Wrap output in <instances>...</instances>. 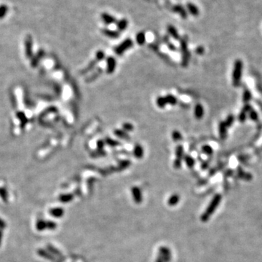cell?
I'll list each match as a JSON object with an SVG mask.
<instances>
[{
  "label": "cell",
  "mask_w": 262,
  "mask_h": 262,
  "mask_svg": "<svg viewBox=\"0 0 262 262\" xmlns=\"http://www.w3.org/2000/svg\"><path fill=\"white\" fill-rule=\"evenodd\" d=\"M131 194L132 196H133V199L134 202H135L136 204L141 203L143 201V195L141 190H140V188H138L137 186L133 187L131 189Z\"/></svg>",
  "instance_id": "cell-7"
},
{
  "label": "cell",
  "mask_w": 262,
  "mask_h": 262,
  "mask_svg": "<svg viewBox=\"0 0 262 262\" xmlns=\"http://www.w3.org/2000/svg\"><path fill=\"white\" fill-rule=\"evenodd\" d=\"M175 154H176V159H179V160H182L184 159V147L182 145H178L176 146Z\"/></svg>",
  "instance_id": "cell-25"
},
{
  "label": "cell",
  "mask_w": 262,
  "mask_h": 262,
  "mask_svg": "<svg viewBox=\"0 0 262 262\" xmlns=\"http://www.w3.org/2000/svg\"><path fill=\"white\" fill-rule=\"evenodd\" d=\"M186 8L188 12L193 16H197L200 14V10L194 3L188 2L186 4Z\"/></svg>",
  "instance_id": "cell-14"
},
{
  "label": "cell",
  "mask_w": 262,
  "mask_h": 262,
  "mask_svg": "<svg viewBox=\"0 0 262 262\" xmlns=\"http://www.w3.org/2000/svg\"><path fill=\"white\" fill-rule=\"evenodd\" d=\"M183 159L184 160L185 163H186V165H187V167L189 168H193L195 165V159H194L192 157L190 156V155H189V154L185 155V156H184V159Z\"/></svg>",
  "instance_id": "cell-24"
},
{
  "label": "cell",
  "mask_w": 262,
  "mask_h": 262,
  "mask_svg": "<svg viewBox=\"0 0 262 262\" xmlns=\"http://www.w3.org/2000/svg\"><path fill=\"white\" fill-rule=\"evenodd\" d=\"M117 27L118 31H124L127 29V25H128V21L126 18H122L117 21Z\"/></svg>",
  "instance_id": "cell-19"
},
{
  "label": "cell",
  "mask_w": 262,
  "mask_h": 262,
  "mask_svg": "<svg viewBox=\"0 0 262 262\" xmlns=\"http://www.w3.org/2000/svg\"><path fill=\"white\" fill-rule=\"evenodd\" d=\"M166 101H167V103L170 104L171 106H175L176 105V103H178V99H176V97H175L174 95L171 94L167 95L165 96Z\"/></svg>",
  "instance_id": "cell-30"
},
{
  "label": "cell",
  "mask_w": 262,
  "mask_h": 262,
  "mask_svg": "<svg viewBox=\"0 0 262 262\" xmlns=\"http://www.w3.org/2000/svg\"><path fill=\"white\" fill-rule=\"evenodd\" d=\"M155 262H164V261H163V260L160 257L158 256V257H157V259H156V261H155Z\"/></svg>",
  "instance_id": "cell-53"
},
{
  "label": "cell",
  "mask_w": 262,
  "mask_h": 262,
  "mask_svg": "<svg viewBox=\"0 0 262 262\" xmlns=\"http://www.w3.org/2000/svg\"><path fill=\"white\" fill-rule=\"evenodd\" d=\"M36 227L38 231H43L44 229H47V221L39 220L37 222Z\"/></svg>",
  "instance_id": "cell-31"
},
{
  "label": "cell",
  "mask_w": 262,
  "mask_h": 262,
  "mask_svg": "<svg viewBox=\"0 0 262 262\" xmlns=\"http://www.w3.org/2000/svg\"><path fill=\"white\" fill-rule=\"evenodd\" d=\"M104 141H105V144L108 145V146H110V147H117V146H119L121 145V143L119 140H114L111 138H106L104 140Z\"/></svg>",
  "instance_id": "cell-26"
},
{
  "label": "cell",
  "mask_w": 262,
  "mask_h": 262,
  "mask_svg": "<svg viewBox=\"0 0 262 262\" xmlns=\"http://www.w3.org/2000/svg\"><path fill=\"white\" fill-rule=\"evenodd\" d=\"M179 201H180L179 196H178V195H177V194H174V195L170 196L169 199H168V205H170V206H175L177 205Z\"/></svg>",
  "instance_id": "cell-23"
},
{
  "label": "cell",
  "mask_w": 262,
  "mask_h": 262,
  "mask_svg": "<svg viewBox=\"0 0 262 262\" xmlns=\"http://www.w3.org/2000/svg\"><path fill=\"white\" fill-rule=\"evenodd\" d=\"M195 53H196V54H197V55L204 54V53H205V48H204L202 46L197 47L195 50Z\"/></svg>",
  "instance_id": "cell-46"
},
{
  "label": "cell",
  "mask_w": 262,
  "mask_h": 262,
  "mask_svg": "<svg viewBox=\"0 0 262 262\" xmlns=\"http://www.w3.org/2000/svg\"><path fill=\"white\" fill-rule=\"evenodd\" d=\"M235 116H234V115H232V114H229V116H228L227 117V119H226V120L224 121V122H225L226 125H227V127H231L232 125H233L234 122H235Z\"/></svg>",
  "instance_id": "cell-35"
},
{
  "label": "cell",
  "mask_w": 262,
  "mask_h": 262,
  "mask_svg": "<svg viewBox=\"0 0 262 262\" xmlns=\"http://www.w3.org/2000/svg\"><path fill=\"white\" fill-rule=\"evenodd\" d=\"M0 195H1L2 198V200L6 202L7 201V193L5 192L4 190H2V189H0Z\"/></svg>",
  "instance_id": "cell-48"
},
{
  "label": "cell",
  "mask_w": 262,
  "mask_h": 262,
  "mask_svg": "<svg viewBox=\"0 0 262 262\" xmlns=\"http://www.w3.org/2000/svg\"><path fill=\"white\" fill-rule=\"evenodd\" d=\"M251 98H252V94L248 90H245L243 92V95H242V101H243L244 103H248L249 101H251Z\"/></svg>",
  "instance_id": "cell-33"
},
{
  "label": "cell",
  "mask_w": 262,
  "mask_h": 262,
  "mask_svg": "<svg viewBox=\"0 0 262 262\" xmlns=\"http://www.w3.org/2000/svg\"><path fill=\"white\" fill-rule=\"evenodd\" d=\"M57 224L55 222L51 221H47V229L54 230L56 229Z\"/></svg>",
  "instance_id": "cell-43"
},
{
  "label": "cell",
  "mask_w": 262,
  "mask_h": 262,
  "mask_svg": "<svg viewBox=\"0 0 262 262\" xmlns=\"http://www.w3.org/2000/svg\"><path fill=\"white\" fill-rule=\"evenodd\" d=\"M164 40H165V44H167L168 48L170 49L171 51H176L177 50V48H176V45H174L171 42H170V40L168 39V37H164Z\"/></svg>",
  "instance_id": "cell-38"
},
{
  "label": "cell",
  "mask_w": 262,
  "mask_h": 262,
  "mask_svg": "<svg viewBox=\"0 0 262 262\" xmlns=\"http://www.w3.org/2000/svg\"><path fill=\"white\" fill-rule=\"evenodd\" d=\"M181 51H182V66L184 68L188 67L190 60V53L188 50V39L186 36H184L180 39Z\"/></svg>",
  "instance_id": "cell-2"
},
{
  "label": "cell",
  "mask_w": 262,
  "mask_h": 262,
  "mask_svg": "<svg viewBox=\"0 0 262 262\" xmlns=\"http://www.w3.org/2000/svg\"><path fill=\"white\" fill-rule=\"evenodd\" d=\"M133 154V156L135 157L136 159L143 158V157H144V148L141 146V145L136 144V146H134Z\"/></svg>",
  "instance_id": "cell-12"
},
{
  "label": "cell",
  "mask_w": 262,
  "mask_h": 262,
  "mask_svg": "<svg viewBox=\"0 0 262 262\" xmlns=\"http://www.w3.org/2000/svg\"><path fill=\"white\" fill-rule=\"evenodd\" d=\"M156 103H157V106L160 108H165L166 105L168 104L165 97H163V96H159L158 98H157L156 100Z\"/></svg>",
  "instance_id": "cell-28"
},
{
  "label": "cell",
  "mask_w": 262,
  "mask_h": 262,
  "mask_svg": "<svg viewBox=\"0 0 262 262\" xmlns=\"http://www.w3.org/2000/svg\"><path fill=\"white\" fill-rule=\"evenodd\" d=\"M225 175H226V176H231V175H232V170H228L227 171L225 172Z\"/></svg>",
  "instance_id": "cell-51"
},
{
  "label": "cell",
  "mask_w": 262,
  "mask_h": 262,
  "mask_svg": "<svg viewBox=\"0 0 262 262\" xmlns=\"http://www.w3.org/2000/svg\"><path fill=\"white\" fill-rule=\"evenodd\" d=\"M105 58V53L103 50H98L96 53H95V60H96L98 62H100V61H102L103 59Z\"/></svg>",
  "instance_id": "cell-36"
},
{
  "label": "cell",
  "mask_w": 262,
  "mask_h": 262,
  "mask_svg": "<svg viewBox=\"0 0 262 262\" xmlns=\"http://www.w3.org/2000/svg\"><path fill=\"white\" fill-rule=\"evenodd\" d=\"M172 138L174 141H180L182 139V135L179 131H173L172 133Z\"/></svg>",
  "instance_id": "cell-34"
},
{
  "label": "cell",
  "mask_w": 262,
  "mask_h": 262,
  "mask_svg": "<svg viewBox=\"0 0 262 262\" xmlns=\"http://www.w3.org/2000/svg\"><path fill=\"white\" fill-rule=\"evenodd\" d=\"M167 31H168V33L169 34L170 37L173 38L174 39H176V40L180 39V36H179V34H178V32L177 29H176V28L173 26L172 25L169 24L168 25Z\"/></svg>",
  "instance_id": "cell-13"
},
{
  "label": "cell",
  "mask_w": 262,
  "mask_h": 262,
  "mask_svg": "<svg viewBox=\"0 0 262 262\" xmlns=\"http://www.w3.org/2000/svg\"><path fill=\"white\" fill-rule=\"evenodd\" d=\"M73 198L74 196L71 194H64V195H61L59 197V200L63 203H67V202H71L73 200Z\"/></svg>",
  "instance_id": "cell-27"
},
{
  "label": "cell",
  "mask_w": 262,
  "mask_h": 262,
  "mask_svg": "<svg viewBox=\"0 0 262 262\" xmlns=\"http://www.w3.org/2000/svg\"><path fill=\"white\" fill-rule=\"evenodd\" d=\"M122 127L123 131H125V132H131V131H133L134 129L133 125L130 122L122 123Z\"/></svg>",
  "instance_id": "cell-37"
},
{
  "label": "cell",
  "mask_w": 262,
  "mask_h": 262,
  "mask_svg": "<svg viewBox=\"0 0 262 262\" xmlns=\"http://www.w3.org/2000/svg\"><path fill=\"white\" fill-rule=\"evenodd\" d=\"M204 114H205V112H204L203 106H202V104L197 103L195 107V118L197 119V120H201V119L203 117Z\"/></svg>",
  "instance_id": "cell-15"
},
{
  "label": "cell",
  "mask_w": 262,
  "mask_h": 262,
  "mask_svg": "<svg viewBox=\"0 0 262 262\" xmlns=\"http://www.w3.org/2000/svg\"><path fill=\"white\" fill-rule=\"evenodd\" d=\"M114 134L117 136V137H118L119 138H121V139L127 140V141H129V140H131V137H130V136L125 131H123V130H121V129L114 130Z\"/></svg>",
  "instance_id": "cell-17"
},
{
  "label": "cell",
  "mask_w": 262,
  "mask_h": 262,
  "mask_svg": "<svg viewBox=\"0 0 262 262\" xmlns=\"http://www.w3.org/2000/svg\"><path fill=\"white\" fill-rule=\"evenodd\" d=\"M159 256L163 260L164 262H170L172 259L171 251L168 247L162 246L159 249Z\"/></svg>",
  "instance_id": "cell-5"
},
{
  "label": "cell",
  "mask_w": 262,
  "mask_h": 262,
  "mask_svg": "<svg viewBox=\"0 0 262 262\" xmlns=\"http://www.w3.org/2000/svg\"><path fill=\"white\" fill-rule=\"evenodd\" d=\"M106 154V152H104L103 150H98L97 149V151H95V152H93L92 156L95 158V157H103V156H105Z\"/></svg>",
  "instance_id": "cell-44"
},
{
  "label": "cell",
  "mask_w": 262,
  "mask_h": 262,
  "mask_svg": "<svg viewBox=\"0 0 262 262\" xmlns=\"http://www.w3.org/2000/svg\"><path fill=\"white\" fill-rule=\"evenodd\" d=\"M248 116L249 117H250L251 120H253V121H256L258 120V118H259V115H258V113L255 112V111L252 108L250 112H248Z\"/></svg>",
  "instance_id": "cell-41"
},
{
  "label": "cell",
  "mask_w": 262,
  "mask_h": 262,
  "mask_svg": "<svg viewBox=\"0 0 262 262\" xmlns=\"http://www.w3.org/2000/svg\"><path fill=\"white\" fill-rule=\"evenodd\" d=\"M105 141H104V140H101L100 139L97 141V149L98 150H103L104 149V146H105Z\"/></svg>",
  "instance_id": "cell-45"
},
{
  "label": "cell",
  "mask_w": 262,
  "mask_h": 262,
  "mask_svg": "<svg viewBox=\"0 0 262 262\" xmlns=\"http://www.w3.org/2000/svg\"><path fill=\"white\" fill-rule=\"evenodd\" d=\"M237 176L240 178H241V179L245 180V181H248V182H249V181H251L253 178L252 174L249 173V172H244L243 170H242V168H241V167H238L237 168Z\"/></svg>",
  "instance_id": "cell-11"
},
{
  "label": "cell",
  "mask_w": 262,
  "mask_h": 262,
  "mask_svg": "<svg viewBox=\"0 0 262 262\" xmlns=\"http://www.w3.org/2000/svg\"><path fill=\"white\" fill-rule=\"evenodd\" d=\"M221 199H222V197L219 194H217V195L214 196L211 202H210V204L208 205L207 208H206L205 211L202 214L200 218H201L202 222H206V221H208V219L210 218V216H212L213 214L215 212V210H216V208H218V206L221 201Z\"/></svg>",
  "instance_id": "cell-1"
},
{
  "label": "cell",
  "mask_w": 262,
  "mask_h": 262,
  "mask_svg": "<svg viewBox=\"0 0 262 262\" xmlns=\"http://www.w3.org/2000/svg\"><path fill=\"white\" fill-rule=\"evenodd\" d=\"M38 253H39V254L41 255V256L45 258V259H48L49 260H54V258H53L52 255L50 254V253H47L45 251L40 250V249H39V250L38 251Z\"/></svg>",
  "instance_id": "cell-39"
},
{
  "label": "cell",
  "mask_w": 262,
  "mask_h": 262,
  "mask_svg": "<svg viewBox=\"0 0 262 262\" xmlns=\"http://www.w3.org/2000/svg\"><path fill=\"white\" fill-rule=\"evenodd\" d=\"M252 106H251L250 104H246V105H245L244 106H243V108H242V111H243V112H245L246 113H247V114H248V112H250V111L252 109Z\"/></svg>",
  "instance_id": "cell-47"
},
{
  "label": "cell",
  "mask_w": 262,
  "mask_h": 262,
  "mask_svg": "<svg viewBox=\"0 0 262 262\" xmlns=\"http://www.w3.org/2000/svg\"><path fill=\"white\" fill-rule=\"evenodd\" d=\"M133 45V40L130 38H127V39H125L124 41L119 44V45L116 46L114 48V53H116L117 55H122L124 54L125 51H127L129 49H131Z\"/></svg>",
  "instance_id": "cell-4"
},
{
  "label": "cell",
  "mask_w": 262,
  "mask_h": 262,
  "mask_svg": "<svg viewBox=\"0 0 262 262\" xmlns=\"http://www.w3.org/2000/svg\"><path fill=\"white\" fill-rule=\"evenodd\" d=\"M2 237H3V233H2V230L0 229V246H1L2 240Z\"/></svg>",
  "instance_id": "cell-52"
},
{
  "label": "cell",
  "mask_w": 262,
  "mask_h": 262,
  "mask_svg": "<svg viewBox=\"0 0 262 262\" xmlns=\"http://www.w3.org/2000/svg\"><path fill=\"white\" fill-rule=\"evenodd\" d=\"M208 168V162H204L201 165L202 170H206Z\"/></svg>",
  "instance_id": "cell-50"
},
{
  "label": "cell",
  "mask_w": 262,
  "mask_h": 262,
  "mask_svg": "<svg viewBox=\"0 0 262 262\" xmlns=\"http://www.w3.org/2000/svg\"><path fill=\"white\" fill-rule=\"evenodd\" d=\"M227 128L224 122H221L218 125V132L220 138L222 140H225L227 137Z\"/></svg>",
  "instance_id": "cell-16"
},
{
  "label": "cell",
  "mask_w": 262,
  "mask_h": 262,
  "mask_svg": "<svg viewBox=\"0 0 262 262\" xmlns=\"http://www.w3.org/2000/svg\"><path fill=\"white\" fill-rule=\"evenodd\" d=\"M102 72H103V70H102L101 68H98V69H96L93 71V73L91 74L90 76H89L86 79V82H91L92 81L96 80V79L102 74Z\"/></svg>",
  "instance_id": "cell-20"
},
{
  "label": "cell",
  "mask_w": 262,
  "mask_h": 262,
  "mask_svg": "<svg viewBox=\"0 0 262 262\" xmlns=\"http://www.w3.org/2000/svg\"><path fill=\"white\" fill-rule=\"evenodd\" d=\"M97 63H98V61L96 60H93L92 61H90V63H89L88 65H87V67L86 68H85V69L82 71V74H87V72L90 71L91 70L94 69L95 68V67H96Z\"/></svg>",
  "instance_id": "cell-29"
},
{
  "label": "cell",
  "mask_w": 262,
  "mask_h": 262,
  "mask_svg": "<svg viewBox=\"0 0 262 262\" xmlns=\"http://www.w3.org/2000/svg\"><path fill=\"white\" fill-rule=\"evenodd\" d=\"M172 11L179 15L183 19H186L188 17V12L182 5H176L172 7Z\"/></svg>",
  "instance_id": "cell-8"
},
{
  "label": "cell",
  "mask_w": 262,
  "mask_h": 262,
  "mask_svg": "<svg viewBox=\"0 0 262 262\" xmlns=\"http://www.w3.org/2000/svg\"><path fill=\"white\" fill-rule=\"evenodd\" d=\"M117 67L116 59L113 56H108L106 58V73L111 74L114 73Z\"/></svg>",
  "instance_id": "cell-6"
},
{
  "label": "cell",
  "mask_w": 262,
  "mask_h": 262,
  "mask_svg": "<svg viewBox=\"0 0 262 262\" xmlns=\"http://www.w3.org/2000/svg\"><path fill=\"white\" fill-rule=\"evenodd\" d=\"M136 40L137 44H139V45H144L146 43V34H145L144 31H140V32H138L136 34Z\"/></svg>",
  "instance_id": "cell-22"
},
{
  "label": "cell",
  "mask_w": 262,
  "mask_h": 262,
  "mask_svg": "<svg viewBox=\"0 0 262 262\" xmlns=\"http://www.w3.org/2000/svg\"><path fill=\"white\" fill-rule=\"evenodd\" d=\"M64 213V210L62 208H53L50 210V215L55 218H61Z\"/></svg>",
  "instance_id": "cell-18"
},
{
  "label": "cell",
  "mask_w": 262,
  "mask_h": 262,
  "mask_svg": "<svg viewBox=\"0 0 262 262\" xmlns=\"http://www.w3.org/2000/svg\"><path fill=\"white\" fill-rule=\"evenodd\" d=\"M101 32L106 37L111 38V39H117V38L120 37V32L118 31L111 30V29H103L101 30Z\"/></svg>",
  "instance_id": "cell-10"
},
{
  "label": "cell",
  "mask_w": 262,
  "mask_h": 262,
  "mask_svg": "<svg viewBox=\"0 0 262 262\" xmlns=\"http://www.w3.org/2000/svg\"><path fill=\"white\" fill-rule=\"evenodd\" d=\"M130 164H131V162L126 160V161H122V163H120V165H121V168H125L128 167V166L130 165Z\"/></svg>",
  "instance_id": "cell-49"
},
{
  "label": "cell",
  "mask_w": 262,
  "mask_h": 262,
  "mask_svg": "<svg viewBox=\"0 0 262 262\" xmlns=\"http://www.w3.org/2000/svg\"><path fill=\"white\" fill-rule=\"evenodd\" d=\"M101 19L103 21V22L105 23L106 25H112L113 23H116L117 20L115 18L114 16H112V15L107 13V12H103V13L101 14Z\"/></svg>",
  "instance_id": "cell-9"
},
{
  "label": "cell",
  "mask_w": 262,
  "mask_h": 262,
  "mask_svg": "<svg viewBox=\"0 0 262 262\" xmlns=\"http://www.w3.org/2000/svg\"><path fill=\"white\" fill-rule=\"evenodd\" d=\"M247 115H248L247 113L243 112V111H241V112H240V113L239 114V115H238V120H239L240 122H242V123L244 122L247 119Z\"/></svg>",
  "instance_id": "cell-42"
},
{
  "label": "cell",
  "mask_w": 262,
  "mask_h": 262,
  "mask_svg": "<svg viewBox=\"0 0 262 262\" xmlns=\"http://www.w3.org/2000/svg\"><path fill=\"white\" fill-rule=\"evenodd\" d=\"M202 152L207 155H212L214 153V149L210 145H204L202 146Z\"/></svg>",
  "instance_id": "cell-32"
},
{
  "label": "cell",
  "mask_w": 262,
  "mask_h": 262,
  "mask_svg": "<svg viewBox=\"0 0 262 262\" xmlns=\"http://www.w3.org/2000/svg\"><path fill=\"white\" fill-rule=\"evenodd\" d=\"M242 67H243V63L241 60L237 59L235 61L233 71H232V85L235 87L239 86L241 83Z\"/></svg>",
  "instance_id": "cell-3"
},
{
  "label": "cell",
  "mask_w": 262,
  "mask_h": 262,
  "mask_svg": "<svg viewBox=\"0 0 262 262\" xmlns=\"http://www.w3.org/2000/svg\"><path fill=\"white\" fill-rule=\"evenodd\" d=\"M8 8L6 5H2L0 6V19H2L7 15Z\"/></svg>",
  "instance_id": "cell-40"
},
{
  "label": "cell",
  "mask_w": 262,
  "mask_h": 262,
  "mask_svg": "<svg viewBox=\"0 0 262 262\" xmlns=\"http://www.w3.org/2000/svg\"><path fill=\"white\" fill-rule=\"evenodd\" d=\"M25 52L28 56H30L31 54V47H32V39L30 36H27L25 38Z\"/></svg>",
  "instance_id": "cell-21"
}]
</instances>
